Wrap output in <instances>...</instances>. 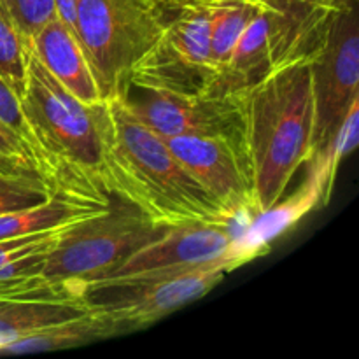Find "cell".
<instances>
[{
  "instance_id": "4fadbf2b",
  "label": "cell",
  "mask_w": 359,
  "mask_h": 359,
  "mask_svg": "<svg viewBox=\"0 0 359 359\" xmlns=\"http://www.w3.org/2000/svg\"><path fill=\"white\" fill-rule=\"evenodd\" d=\"M74 298H2L0 297V351L14 340L46 326L86 314Z\"/></svg>"
},
{
  "instance_id": "5b68a950",
  "label": "cell",
  "mask_w": 359,
  "mask_h": 359,
  "mask_svg": "<svg viewBox=\"0 0 359 359\" xmlns=\"http://www.w3.org/2000/svg\"><path fill=\"white\" fill-rule=\"evenodd\" d=\"M226 273L223 263H212L179 272L105 277L79 284L77 300L118 337L147 328L205 297Z\"/></svg>"
},
{
  "instance_id": "e0dca14e",
  "label": "cell",
  "mask_w": 359,
  "mask_h": 359,
  "mask_svg": "<svg viewBox=\"0 0 359 359\" xmlns=\"http://www.w3.org/2000/svg\"><path fill=\"white\" fill-rule=\"evenodd\" d=\"M0 123H2L6 128H9L11 132L28 147V151H30L32 156H34L39 172H41L42 179L46 181L41 147H39L37 139H35L30 125H28L23 109H21L20 97L14 93L13 88H11L2 77H0ZM46 184H48V182H46Z\"/></svg>"
},
{
  "instance_id": "44dd1931",
  "label": "cell",
  "mask_w": 359,
  "mask_h": 359,
  "mask_svg": "<svg viewBox=\"0 0 359 359\" xmlns=\"http://www.w3.org/2000/svg\"><path fill=\"white\" fill-rule=\"evenodd\" d=\"M358 142H359V100L351 105L347 114L344 116L340 125L337 126L330 144L326 146L328 147L332 167L335 168L337 172H339V167L340 163H342L344 158H347L354 149H356ZM323 149H325V147H323Z\"/></svg>"
},
{
  "instance_id": "ffe728a7",
  "label": "cell",
  "mask_w": 359,
  "mask_h": 359,
  "mask_svg": "<svg viewBox=\"0 0 359 359\" xmlns=\"http://www.w3.org/2000/svg\"><path fill=\"white\" fill-rule=\"evenodd\" d=\"M28 39L56 14L55 0H0Z\"/></svg>"
},
{
  "instance_id": "6da1fadb",
  "label": "cell",
  "mask_w": 359,
  "mask_h": 359,
  "mask_svg": "<svg viewBox=\"0 0 359 359\" xmlns=\"http://www.w3.org/2000/svg\"><path fill=\"white\" fill-rule=\"evenodd\" d=\"M21 109L37 139L44 175L55 195L107 205L111 116L107 100L86 104L44 69L30 46Z\"/></svg>"
},
{
  "instance_id": "5bb4252c",
  "label": "cell",
  "mask_w": 359,
  "mask_h": 359,
  "mask_svg": "<svg viewBox=\"0 0 359 359\" xmlns=\"http://www.w3.org/2000/svg\"><path fill=\"white\" fill-rule=\"evenodd\" d=\"M105 207L107 205L77 202L69 196L51 195L41 205L2 214L0 216V241L58 230V228L77 223L84 217L93 216Z\"/></svg>"
},
{
  "instance_id": "ba28073f",
  "label": "cell",
  "mask_w": 359,
  "mask_h": 359,
  "mask_svg": "<svg viewBox=\"0 0 359 359\" xmlns=\"http://www.w3.org/2000/svg\"><path fill=\"white\" fill-rule=\"evenodd\" d=\"M119 97L161 137H224L244 147L241 107L233 95H177L128 86Z\"/></svg>"
},
{
  "instance_id": "7402d4cb",
  "label": "cell",
  "mask_w": 359,
  "mask_h": 359,
  "mask_svg": "<svg viewBox=\"0 0 359 359\" xmlns=\"http://www.w3.org/2000/svg\"><path fill=\"white\" fill-rule=\"evenodd\" d=\"M263 2L287 13H316V11L332 9L337 0H263Z\"/></svg>"
},
{
  "instance_id": "7c38bea8",
  "label": "cell",
  "mask_w": 359,
  "mask_h": 359,
  "mask_svg": "<svg viewBox=\"0 0 359 359\" xmlns=\"http://www.w3.org/2000/svg\"><path fill=\"white\" fill-rule=\"evenodd\" d=\"M30 46L44 69L74 97L86 104L104 100L79 39L70 32L58 14L49 18L32 35Z\"/></svg>"
},
{
  "instance_id": "d6986e66",
  "label": "cell",
  "mask_w": 359,
  "mask_h": 359,
  "mask_svg": "<svg viewBox=\"0 0 359 359\" xmlns=\"http://www.w3.org/2000/svg\"><path fill=\"white\" fill-rule=\"evenodd\" d=\"M0 175L44 181L28 147L2 123H0Z\"/></svg>"
},
{
  "instance_id": "9c48e42d",
  "label": "cell",
  "mask_w": 359,
  "mask_h": 359,
  "mask_svg": "<svg viewBox=\"0 0 359 359\" xmlns=\"http://www.w3.org/2000/svg\"><path fill=\"white\" fill-rule=\"evenodd\" d=\"M163 139L175 158L233 219L237 230L258 212L248 158L241 144L210 135H175Z\"/></svg>"
},
{
  "instance_id": "603a6c76",
  "label": "cell",
  "mask_w": 359,
  "mask_h": 359,
  "mask_svg": "<svg viewBox=\"0 0 359 359\" xmlns=\"http://www.w3.org/2000/svg\"><path fill=\"white\" fill-rule=\"evenodd\" d=\"M56 14L63 20V23L70 28L74 35L77 37L76 28V14H74V0H55Z\"/></svg>"
},
{
  "instance_id": "8fae6325",
  "label": "cell",
  "mask_w": 359,
  "mask_h": 359,
  "mask_svg": "<svg viewBox=\"0 0 359 359\" xmlns=\"http://www.w3.org/2000/svg\"><path fill=\"white\" fill-rule=\"evenodd\" d=\"M233 237L235 224L231 223L189 221L172 224L161 237L140 248L107 277L179 272L212 263H223L226 266L224 259Z\"/></svg>"
},
{
  "instance_id": "30bf717a",
  "label": "cell",
  "mask_w": 359,
  "mask_h": 359,
  "mask_svg": "<svg viewBox=\"0 0 359 359\" xmlns=\"http://www.w3.org/2000/svg\"><path fill=\"white\" fill-rule=\"evenodd\" d=\"M307 163V181L300 189L287 198L283 196L269 209L256 212L244 226L235 231L233 242L224 259L228 272L265 256L277 238L283 237L309 212L328 203L337 177V170L330 161L328 147L314 153Z\"/></svg>"
},
{
  "instance_id": "ac0fdd59",
  "label": "cell",
  "mask_w": 359,
  "mask_h": 359,
  "mask_svg": "<svg viewBox=\"0 0 359 359\" xmlns=\"http://www.w3.org/2000/svg\"><path fill=\"white\" fill-rule=\"evenodd\" d=\"M51 195L55 193L41 179L0 175V216L41 205Z\"/></svg>"
},
{
  "instance_id": "3957f363",
  "label": "cell",
  "mask_w": 359,
  "mask_h": 359,
  "mask_svg": "<svg viewBox=\"0 0 359 359\" xmlns=\"http://www.w3.org/2000/svg\"><path fill=\"white\" fill-rule=\"evenodd\" d=\"M107 105L111 116L107 170L112 196L133 203L167 226L189 221L235 224L175 158L167 140L140 121L123 97L111 98Z\"/></svg>"
},
{
  "instance_id": "7a4b0ae2",
  "label": "cell",
  "mask_w": 359,
  "mask_h": 359,
  "mask_svg": "<svg viewBox=\"0 0 359 359\" xmlns=\"http://www.w3.org/2000/svg\"><path fill=\"white\" fill-rule=\"evenodd\" d=\"M235 97L259 212L286 195L291 179L316 153L311 58L272 70Z\"/></svg>"
},
{
  "instance_id": "277c9868",
  "label": "cell",
  "mask_w": 359,
  "mask_h": 359,
  "mask_svg": "<svg viewBox=\"0 0 359 359\" xmlns=\"http://www.w3.org/2000/svg\"><path fill=\"white\" fill-rule=\"evenodd\" d=\"M167 228L133 203L111 196L100 212L62 228L49 245L41 277L76 287L104 279Z\"/></svg>"
},
{
  "instance_id": "2e32d148",
  "label": "cell",
  "mask_w": 359,
  "mask_h": 359,
  "mask_svg": "<svg viewBox=\"0 0 359 359\" xmlns=\"http://www.w3.org/2000/svg\"><path fill=\"white\" fill-rule=\"evenodd\" d=\"M30 39L0 2V77L20 97L27 83Z\"/></svg>"
},
{
  "instance_id": "8992f818",
  "label": "cell",
  "mask_w": 359,
  "mask_h": 359,
  "mask_svg": "<svg viewBox=\"0 0 359 359\" xmlns=\"http://www.w3.org/2000/svg\"><path fill=\"white\" fill-rule=\"evenodd\" d=\"M77 39L104 100L119 97L161 35L151 0H74Z\"/></svg>"
},
{
  "instance_id": "9a60e30c",
  "label": "cell",
  "mask_w": 359,
  "mask_h": 359,
  "mask_svg": "<svg viewBox=\"0 0 359 359\" xmlns=\"http://www.w3.org/2000/svg\"><path fill=\"white\" fill-rule=\"evenodd\" d=\"M105 339H112L111 330L100 319L86 312L81 318L56 323L30 335L21 337L4 347L0 354H35L74 349V347L88 346V344L100 342Z\"/></svg>"
},
{
  "instance_id": "52a82bcc",
  "label": "cell",
  "mask_w": 359,
  "mask_h": 359,
  "mask_svg": "<svg viewBox=\"0 0 359 359\" xmlns=\"http://www.w3.org/2000/svg\"><path fill=\"white\" fill-rule=\"evenodd\" d=\"M314 91V149L326 147L351 105L359 100L358 0H339L321 44L311 58Z\"/></svg>"
}]
</instances>
